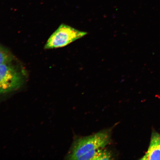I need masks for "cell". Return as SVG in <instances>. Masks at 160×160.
Here are the masks:
<instances>
[{"label":"cell","instance_id":"2","mask_svg":"<svg viewBox=\"0 0 160 160\" xmlns=\"http://www.w3.org/2000/svg\"><path fill=\"white\" fill-rule=\"evenodd\" d=\"M87 32L79 31L71 26L61 24L49 38L45 49H53L65 47L87 35Z\"/></svg>","mask_w":160,"mask_h":160},{"label":"cell","instance_id":"3","mask_svg":"<svg viewBox=\"0 0 160 160\" xmlns=\"http://www.w3.org/2000/svg\"><path fill=\"white\" fill-rule=\"evenodd\" d=\"M10 63L0 65V95L19 89L24 83L22 74Z\"/></svg>","mask_w":160,"mask_h":160},{"label":"cell","instance_id":"1","mask_svg":"<svg viewBox=\"0 0 160 160\" xmlns=\"http://www.w3.org/2000/svg\"><path fill=\"white\" fill-rule=\"evenodd\" d=\"M109 131H100L88 137L80 138L73 143L68 158L71 160H109L110 152L104 149L110 142Z\"/></svg>","mask_w":160,"mask_h":160},{"label":"cell","instance_id":"5","mask_svg":"<svg viewBox=\"0 0 160 160\" xmlns=\"http://www.w3.org/2000/svg\"><path fill=\"white\" fill-rule=\"evenodd\" d=\"M12 60V57L11 54L0 45V65L11 63Z\"/></svg>","mask_w":160,"mask_h":160},{"label":"cell","instance_id":"4","mask_svg":"<svg viewBox=\"0 0 160 160\" xmlns=\"http://www.w3.org/2000/svg\"><path fill=\"white\" fill-rule=\"evenodd\" d=\"M140 159L160 160V135L154 132L152 134L148 149Z\"/></svg>","mask_w":160,"mask_h":160}]
</instances>
